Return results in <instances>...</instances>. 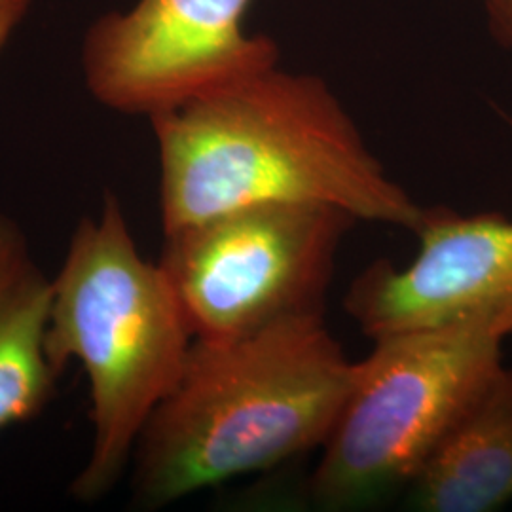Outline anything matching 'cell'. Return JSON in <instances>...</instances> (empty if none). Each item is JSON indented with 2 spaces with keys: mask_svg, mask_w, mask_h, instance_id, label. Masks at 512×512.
Returning <instances> with one entry per match:
<instances>
[{
  "mask_svg": "<svg viewBox=\"0 0 512 512\" xmlns=\"http://www.w3.org/2000/svg\"><path fill=\"white\" fill-rule=\"evenodd\" d=\"M251 0H137L107 14L84 40L93 97L112 110L152 116L279 65V46L251 35Z\"/></svg>",
  "mask_w": 512,
  "mask_h": 512,
  "instance_id": "8992f818",
  "label": "cell"
},
{
  "mask_svg": "<svg viewBox=\"0 0 512 512\" xmlns=\"http://www.w3.org/2000/svg\"><path fill=\"white\" fill-rule=\"evenodd\" d=\"M494 37L512 52V0H482Z\"/></svg>",
  "mask_w": 512,
  "mask_h": 512,
  "instance_id": "30bf717a",
  "label": "cell"
},
{
  "mask_svg": "<svg viewBox=\"0 0 512 512\" xmlns=\"http://www.w3.org/2000/svg\"><path fill=\"white\" fill-rule=\"evenodd\" d=\"M192 342L164 270L141 255L122 203L105 194L99 215L74 228L46 329L55 372L78 361L90 382L93 444L71 486L76 499L92 503L116 486Z\"/></svg>",
  "mask_w": 512,
  "mask_h": 512,
  "instance_id": "3957f363",
  "label": "cell"
},
{
  "mask_svg": "<svg viewBox=\"0 0 512 512\" xmlns=\"http://www.w3.org/2000/svg\"><path fill=\"white\" fill-rule=\"evenodd\" d=\"M150 122L164 236L268 203L330 205L408 232L423 219L321 76L275 65Z\"/></svg>",
  "mask_w": 512,
  "mask_h": 512,
  "instance_id": "6da1fadb",
  "label": "cell"
},
{
  "mask_svg": "<svg viewBox=\"0 0 512 512\" xmlns=\"http://www.w3.org/2000/svg\"><path fill=\"white\" fill-rule=\"evenodd\" d=\"M406 266L376 260L344 308L372 342L414 330L476 325L512 336V219L427 207Z\"/></svg>",
  "mask_w": 512,
  "mask_h": 512,
  "instance_id": "52a82bcc",
  "label": "cell"
},
{
  "mask_svg": "<svg viewBox=\"0 0 512 512\" xmlns=\"http://www.w3.org/2000/svg\"><path fill=\"white\" fill-rule=\"evenodd\" d=\"M31 0H0V50L8 42L19 21L25 18Z\"/></svg>",
  "mask_w": 512,
  "mask_h": 512,
  "instance_id": "8fae6325",
  "label": "cell"
},
{
  "mask_svg": "<svg viewBox=\"0 0 512 512\" xmlns=\"http://www.w3.org/2000/svg\"><path fill=\"white\" fill-rule=\"evenodd\" d=\"M325 317L194 340L133 454V503L160 509L321 448L353 378Z\"/></svg>",
  "mask_w": 512,
  "mask_h": 512,
  "instance_id": "7a4b0ae2",
  "label": "cell"
},
{
  "mask_svg": "<svg viewBox=\"0 0 512 512\" xmlns=\"http://www.w3.org/2000/svg\"><path fill=\"white\" fill-rule=\"evenodd\" d=\"M52 279L25 232L0 211V431L33 420L54 395L59 374L46 353Z\"/></svg>",
  "mask_w": 512,
  "mask_h": 512,
  "instance_id": "9c48e42d",
  "label": "cell"
},
{
  "mask_svg": "<svg viewBox=\"0 0 512 512\" xmlns=\"http://www.w3.org/2000/svg\"><path fill=\"white\" fill-rule=\"evenodd\" d=\"M497 332L476 325L374 340L355 361L340 414L302 499L323 512L366 511L403 494L503 365Z\"/></svg>",
  "mask_w": 512,
  "mask_h": 512,
  "instance_id": "277c9868",
  "label": "cell"
},
{
  "mask_svg": "<svg viewBox=\"0 0 512 512\" xmlns=\"http://www.w3.org/2000/svg\"><path fill=\"white\" fill-rule=\"evenodd\" d=\"M355 222L330 205L243 207L165 234L158 264L194 340H234L325 317L338 251Z\"/></svg>",
  "mask_w": 512,
  "mask_h": 512,
  "instance_id": "5b68a950",
  "label": "cell"
},
{
  "mask_svg": "<svg viewBox=\"0 0 512 512\" xmlns=\"http://www.w3.org/2000/svg\"><path fill=\"white\" fill-rule=\"evenodd\" d=\"M511 501L512 366L501 365L404 492V505L492 512Z\"/></svg>",
  "mask_w": 512,
  "mask_h": 512,
  "instance_id": "ba28073f",
  "label": "cell"
}]
</instances>
